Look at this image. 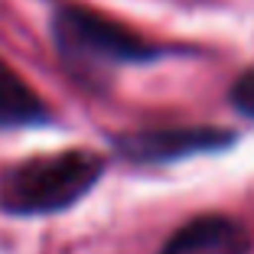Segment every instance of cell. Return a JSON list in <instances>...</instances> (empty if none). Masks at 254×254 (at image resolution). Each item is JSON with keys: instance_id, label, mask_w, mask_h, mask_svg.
<instances>
[{"instance_id": "6da1fadb", "label": "cell", "mask_w": 254, "mask_h": 254, "mask_svg": "<svg viewBox=\"0 0 254 254\" xmlns=\"http://www.w3.org/2000/svg\"><path fill=\"white\" fill-rule=\"evenodd\" d=\"M108 160L75 147L0 166V212L10 218H49L68 212L105 180Z\"/></svg>"}, {"instance_id": "7a4b0ae2", "label": "cell", "mask_w": 254, "mask_h": 254, "mask_svg": "<svg viewBox=\"0 0 254 254\" xmlns=\"http://www.w3.org/2000/svg\"><path fill=\"white\" fill-rule=\"evenodd\" d=\"M49 33H53L56 56L82 85H95L98 75L111 68L150 65L170 56L166 46L150 43L140 33L127 30L124 23L75 3H62L53 10Z\"/></svg>"}, {"instance_id": "3957f363", "label": "cell", "mask_w": 254, "mask_h": 254, "mask_svg": "<svg viewBox=\"0 0 254 254\" xmlns=\"http://www.w3.org/2000/svg\"><path fill=\"white\" fill-rule=\"evenodd\" d=\"M238 140L228 127H209V124H189V127H140V130H121L108 134L114 157L134 166H166L180 163L186 157L199 153H218L228 150Z\"/></svg>"}, {"instance_id": "277c9868", "label": "cell", "mask_w": 254, "mask_h": 254, "mask_svg": "<svg viewBox=\"0 0 254 254\" xmlns=\"http://www.w3.org/2000/svg\"><path fill=\"white\" fill-rule=\"evenodd\" d=\"M254 238L245 225L232 215H195L183 222L157 254H251Z\"/></svg>"}, {"instance_id": "5b68a950", "label": "cell", "mask_w": 254, "mask_h": 254, "mask_svg": "<svg viewBox=\"0 0 254 254\" xmlns=\"http://www.w3.org/2000/svg\"><path fill=\"white\" fill-rule=\"evenodd\" d=\"M53 121H56V114L39 98V91L30 88L13 65H7L0 59V130L49 127Z\"/></svg>"}, {"instance_id": "8992f818", "label": "cell", "mask_w": 254, "mask_h": 254, "mask_svg": "<svg viewBox=\"0 0 254 254\" xmlns=\"http://www.w3.org/2000/svg\"><path fill=\"white\" fill-rule=\"evenodd\" d=\"M228 101L241 118L254 121V68H248V72H241L235 78V85L228 88Z\"/></svg>"}]
</instances>
